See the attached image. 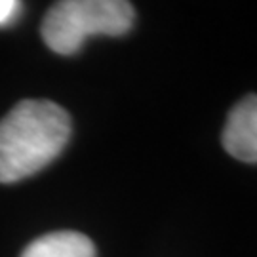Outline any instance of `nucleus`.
Returning a JSON list of instances; mask_svg holds the SVG:
<instances>
[{
  "mask_svg": "<svg viewBox=\"0 0 257 257\" xmlns=\"http://www.w3.org/2000/svg\"><path fill=\"white\" fill-rule=\"evenodd\" d=\"M69 112L48 99H23L0 120V183H16L55 160L71 139Z\"/></svg>",
  "mask_w": 257,
  "mask_h": 257,
  "instance_id": "1",
  "label": "nucleus"
},
{
  "mask_svg": "<svg viewBox=\"0 0 257 257\" xmlns=\"http://www.w3.org/2000/svg\"><path fill=\"white\" fill-rule=\"evenodd\" d=\"M136 23V10L126 0H61L46 12L42 40L52 52L76 54L88 37H122Z\"/></svg>",
  "mask_w": 257,
  "mask_h": 257,
  "instance_id": "2",
  "label": "nucleus"
},
{
  "mask_svg": "<svg viewBox=\"0 0 257 257\" xmlns=\"http://www.w3.org/2000/svg\"><path fill=\"white\" fill-rule=\"evenodd\" d=\"M223 149L232 158L257 164V95L249 93L230 109L221 134Z\"/></svg>",
  "mask_w": 257,
  "mask_h": 257,
  "instance_id": "3",
  "label": "nucleus"
},
{
  "mask_svg": "<svg viewBox=\"0 0 257 257\" xmlns=\"http://www.w3.org/2000/svg\"><path fill=\"white\" fill-rule=\"evenodd\" d=\"M21 257H95V246L82 232L61 230L33 240Z\"/></svg>",
  "mask_w": 257,
  "mask_h": 257,
  "instance_id": "4",
  "label": "nucleus"
},
{
  "mask_svg": "<svg viewBox=\"0 0 257 257\" xmlns=\"http://www.w3.org/2000/svg\"><path fill=\"white\" fill-rule=\"evenodd\" d=\"M21 12V2L18 0H0V27L12 23Z\"/></svg>",
  "mask_w": 257,
  "mask_h": 257,
  "instance_id": "5",
  "label": "nucleus"
}]
</instances>
